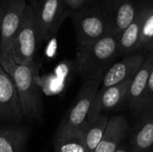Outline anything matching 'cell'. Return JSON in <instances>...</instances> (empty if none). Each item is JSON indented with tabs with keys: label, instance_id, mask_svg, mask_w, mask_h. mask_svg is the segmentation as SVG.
<instances>
[{
	"label": "cell",
	"instance_id": "1",
	"mask_svg": "<svg viewBox=\"0 0 153 152\" xmlns=\"http://www.w3.org/2000/svg\"><path fill=\"white\" fill-rule=\"evenodd\" d=\"M0 65L12 78L20 100L23 118L36 123L43 116V101L36 80L35 67L21 65L14 62L12 56H0Z\"/></svg>",
	"mask_w": 153,
	"mask_h": 152
},
{
	"label": "cell",
	"instance_id": "2",
	"mask_svg": "<svg viewBox=\"0 0 153 152\" xmlns=\"http://www.w3.org/2000/svg\"><path fill=\"white\" fill-rule=\"evenodd\" d=\"M118 56L117 35L108 32L88 46H78L75 72L83 82L101 79Z\"/></svg>",
	"mask_w": 153,
	"mask_h": 152
},
{
	"label": "cell",
	"instance_id": "3",
	"mask_svg": "<svg viewBox=\"0 0 153 152\" xmlns=\"http://www.w3.org/2000/svg\"><path fill=\"white\" fill-rule=\"evenodd\" d=\"M78 46L91 45L108 32V20L100 0H91L71 13Z\"/></svg>",
	"mask_w": 153,
	"mask_h": 152
},
{
	"label": "cell",
	"instance_id": "4",
	"mask_svg": "<svg viewBox=\"0 0 153 152\" xmlns=\"http://www.w3.org/2000/svg\"><path fill=\"white\" fill-rule=\"evenodd\" d=\"M28 4L36 22L39 44L55 37L64 21L71 15L63 0H30Z\"/></svg>",
	"mask_w": 153,
	"mask_h": 152
},
{
	"label": "cell",
	"instance_id": "5",
	"mask_svg": "<svg viewBox=\"0 0 153 152\" xmlns=\"http://www.w3.org/2000/svg\"><path fill=\"white\" fill-rule=\"evenodd\" d=\"M101 82V79H96L82 82L74 101L56 131L55 139L78 129L86 121L95 95L100 88Z\"/></svg>",
	"mask_w": 153,
	"mask_h": 152
},
{
	"label": "cell",
	"instance_id": "6",
	"mask_svg": "<svg viewBox=\"0 0 153 152\" xmlns=\"http://www.w3.org/2000/svg\"><path fill=\"white\" fill-rule=\"evenodd\" d=\"M39 44L37 26L29 4L21 28L14 39L11 49V56L14 62L21 65L35 67V53Z\"/></svg>",
	"mask_w": 153,
	"mask_h": 152
},
{
	"label": "cell",
	"instance_id": "7",
	"mask_svg": "<svg viewBox=\"0 0 153 152\" xmlns=\"http://www.w3.org/2000/svg\"><path fill=\"white\" fill-rule=\"evenodd\" d=\"M26 0H2L0 2V56L11 55L14 39L22 23Z\"/></svg>",
	"mask_w": 153,
	"mask_h": 152
},
{
	"label": "cell",
	"instance_id": "8",
	"mask_svg": "<svg viewBox=\"0 0 153 152\" xmlns=\"http://www.w3.org/2000/svg\"><path fill=\"white\" fill-rule=\"evenodd\" d=\"M150 0H100L108 20V32L118 36Z\"/></svg>",
	"mask_w": 153,
	"mask_h": 152
},
{
	"label": "cell",
	"instance_id": "9",
	"mask_svg": "<svg viewBox=\"0 0 153 152\" xmlns=\"http://www.w3.org/2000/svg\"><path fill=\"white\" fill-rule=\"evenodd\" d=\"M23 116L12 78L0 65V122L21 124Z\"/></svg>",
	"mask_w": 153,
	"mask_h": 152
},
{
	"label": "cell",
	"instance_id": "10",
	"mask_svg": "<svg viewBox=\"0 0 153 152\" xmlns=\"http://www.w3.org/2000/svg\"><path fill=\"white\" fill-rule=\"evenodd\" d=\"M131 82L132 79L110 87L100 88L95 95L87 119H91L105 112L115 110L124 103H126Z\"/></svg>",
	"mask_w": 153,
	"mask_h": 152
},
{
	"label": "cell",
	"instance_id": "11",
	"mask_svg": "<svg viewBox=\"0 0 153 152\" xmlns=\"http://www.w3.org/2000/svg\"><path fill=\"white\" fill-rule=\"evenodd\" d=\"M146 54L136 53L114 63L102 78L100 88H107L131 80L144 63Z\"/></svg>",
	"mask_w": 153,
	"mask_h": 152
},
{
	"label": "cell",
	"instance_id": "12",
	"mask_svg": "<svg viewBox=\"0 0 153 152\" xmlns=\"http://www.w3.org/2000/svg\"><path fill=\"white\" fill-rule=\"evenodd\" d=\"M152 65L153 54H146L143 65L132 79L126 103L134 112L142 114V105Z\"/></svg>",
	"mask_w": 153,
	"mask_h": 152
},
{
	"label": "cell",
	"instance_id": "13",
	"mask_svg": "<svg viewBox=\"0 0 153 152\" xmlns=\"http://www.w3.org/2000/svg\"><path fill=\"white\" fill-rule=\"evenodd\" d=\"M30 136V128L22 124L0 125V152H23Z\"/></svg>",
	"mask_w": 153,
	"mask_h": 152
},
{
	"label": "cell",
	"instance_id": "14",
	"mask_svg": "<svg viewBox=\"0 0 153 152\" xmlns=\"http://www.w3.org/2000/svg\"><path fill=\"white\" fill-rule=\"evenodd\" d=\"M128 122L123 116H116L108 119L102 139L94 152H116L123 143L128 132Z\"/></svg>",
	"mask_w": 153,
	"mask_h": 152
},
{
	"label": "cell",
	"instance_id": "15",
	"mask_svg": "<svg viewBox=\"0 0 153 152\" xmlns=\"http://www.w3.org/2000/svg\"><path fill=\"white\" fill-rule=\"evenodd\" d=\"M149 3L140 12L136 18L117 36L118 41V56H126L129 55L136 54L139 51V45L141 39V30L143 22Z\"/></svg>",
	"mask_w": 153,
	"mask_h": 152
},
{
	"label": "cell",
	"instance_id": "16",
	"mask_svg": "<svg viewBox=\"0 0 153 152\" xmlns=\"http://www.w3.org/2000/svg\"><path fill=\"white\" fill-rule=\"evenodd\" d=\"M132 152H153V110L141 114L131 139Z\"/></svg>",
	"mask_w": 153,
	"mask_h": 152
},
{
	"label": "cell",
	"instance_id": "17",
	"mask_svg": "<svg viewBox=\"0 0 153 152\" xmlns=\"http://www.w3.org/2000/svg\"><path fill=\"white\" fill-rule=\"evenodd\" d=\"M108 119L109 118L105 114H100L94 118L86 119L79 127L82 132L88 152H94L99 145L106 131Z\"/></svg>",
	"mask_w": 153,
	"mask_h": 152
},
{
	"label": "cell",
	"instance_id": "18",
	"mask_svg": "<svg viewBox=\"0 0 153 152\" xmlns=\"http://www.w3.org/2000/svg\"><path fill=\"white\" fill-rule=\"evenodd\" d=\"M54 152H88L82 132L78 128L55 139Z\"/></svg>",
	"mask_w": 153,
	"mask_h": 152
},
{
	"label": "cell",
	"instance_id": "19",
	"mask_svg": "<svg viewBox=\"0 0 153 152\" xmlns=\"http://www.w3.org/2000/svg\"><path fill=\"white\" fill-rule=\"evenodd\" d=\"M138 53L153 54V0H151L142 25Z\"/></svg>",
	"mask_w": 153,
	"mask_h": 152
},
{
	"label": "cell",
	"instance_id": "20",
	"mask_svg": "<svg viewBox=\"0 0 153 152\" xmlns=\"http://www.w3.org/2000/svg\"><path fill=\"white\" fill-rule=\"evenodd\" d=\"M150 110H153V65L149 76L146 90L143 97V101L142 105V113Z\"/></svg>",
	"mask_w": 153,
	"mask_h": 152
},
{
	"label": "cell",
	"instance_id": "21",
	"mask_svg": "<svg viewBox=\"0 0 153 152\" xmlns=\"http://www.w3.org/2000/svg\"><path fill=\"white\" fill-rule=\"evenodd\" d=\"M90 1L91 0H63L65 5L71 13L82 7V5H84Z\"/></svg>",
	"mask_w": 153,
	"mask_h": 152
},
{
	"label": "cell",
	"instance_id": "22",
	"mask_svg": "<svg viewBox=\"0 0 153 152\" xmlns=\"http://www.w3.org/2000/svg\"><path fill=\"white\" fill-rule=\"evenodd\" d=\"M116 152H132L131 151V148H130V146H128L127 144H126V143H122L121 145H120V147L117 150V151Z\"/></svg>",
	"mask_w": 153,
	"mask_h": 152
},
{
	"label": "cell",
	"instance_id": "23",
	"mask_svg": "<svg viewBox=\"0 0 153 152\" xmlns=\"http://www.w3.org/2000/svg\"><path fill=\"white\" fill-rule=\"evenodd\" d=\"M0 45H1V34H0Z\"/></svg>",
	"mask_w": 153,
	"mask_h": 152
}]
</instances>
